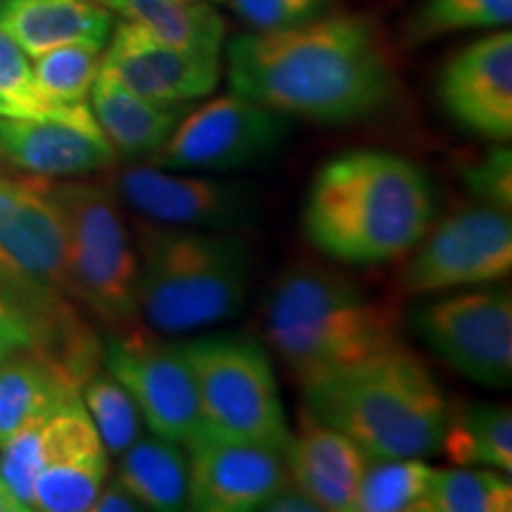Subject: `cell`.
Segmentation results:
<instances>
[{"label": "cell", "instance_id": "cell-1", "mask_svg": "<svg viewBox=\"0 0 512 512\" xmlns=\"http://www.w3.org/2000/svg\"><path fill=\"white\" fill-rule=\"evenodd\" d=\"M226 57L230 93L285 117L347 124L380 112L394 91L373 24L354 15L242 34Z\"/></svg>", "mask_w": 512, "mask_h": 512}, {"label": "cell", "instance_id": "cell-2", "mask_svg": "<svg viewBox=\"0 0 512 512\" xmlns=\"http://www.w3.org/2000/svg\"><path fill=\"white\" fill-rule=\"evenodd\" d=\"M434 219L427 176L408 159L363 150L330 159L304 207L320 252L344 264H384L418 245Z\"/></svg>", "mask_w": 512, "mask_h": 512}, {"label": "cell", "instance_id": "cell-3", "mask_svg": "<svg viewBox=\"0 0 512 512\" xmlns=\"http://www.w3.org/2000/svg\"><path fill=\"white\" fill-rule=\"evenodd\" d=\"M302 389L306 411L354 441L368 458L434 456L453 413L439 382L406 347Z\"/></svg>", "mask_w": 512, "mask_h": 512}, {"label": "cell", "instance_id": "cell-4", "mask_svg": "<svg viewBox=\"0 0 512 512\" xmlns=\"http://www.w3.org/2000/svg\"><path fill=\"white\" fill-rule=\"evenodd\" d=\"M131 235L138 256V313L152 330H200L242 311L252 254L238 235L143 216Z\"/></svg>", "mask_w": 512, "mask_h": 512}, {"label": "cell", "instance_id": "cell-5", "mask_svg": "<svg viewBox=\"0 0 512 512\" xmlns=\"http://www.w3.org/2000/svg\"><path fill=\"white\" fill-rule=\"evenodd\" d=\"M266 335L302 387L403 347L392 309L318 266L290 268L273 285Z\"/></svg>", "mask_w": 512, "mask_h": 512}, {"label": "cell", "instance_id": "cell-6", "mask_svg": "<svg viewBox=\"0 0 512 512\" xmlns=\"http://www.w3.org/2000/svg\"><path fill=\"white\" fill-rule=\"evenodd\" d=\"M64 233V280L114 332L136 328L138 256L114 195L98 183H48Z\"/></svg>", "mask_w": 512, "mask_h": 512}, {"label": "cell", "instance_id": "cell-7", "mask_svg": "<svg viewBox=\"0 0 512 512\" xmlns=\"http://www.w3.org/2000/svg\"><path fill=\"white\" fill-rule=\"evenodd\" d=\"M200 399L207 437L285 451L292 432L271 358L245 337H202L181 344Z\"/></svg>", "mask_w": 512, "mask_h": 512}, {"label": "cell", "instance_id": "cell-8", "mask_svg": "<svg viewBox=\"0 0 512 512\" xmlns=\"http://www.w3.org/2000/svg\"><path fill=\"white\" fill-rule=\"evenodd\" d=\"M287 133L285 114L230 93L181 117L150 159L169 171H238L271 157Z\"/></svg>", "mask_w": 512, "mask_h": 512}, {"label": "cell", "instance_id": "cell-9", "mask_svg": "<svg viewBox=\"0 0 512 512\" xmlns=\"http://www.w3.org/2000/svg\"><path fill=\"white\" fill-rule=\"evenodd\" d=\"M107 373L136 401L145 427L185 451L207 437L200 399L181 344L138 328L114 332L105 349Z\"/></svg>", "mask_w": 512, "mask_h": 512}, {"label": "cell", "instance_id": "cell-10", "mask_svg": "<svg viewBox=\"0 0 512 512\" xmlns=\"http://www.w3.org/2000/svg\"><path fill=\"white\" fill-rule=\"evenodd\" d=\"M411 325L441 361L486 387L512 382V297L475 290L420 304Z\"/></svg>", "mask_w": 512, "mask_h": 512}, {"label": "cell", "instance_id": "cell-11", "mask_svg": "<svg viewBox=\"0 0 512 512\" xmlns=\"http://www.w3.org/2000/svg\"><path fill=\"white\" fill-rule=\"evenodd\" d=\"M399 273L403 292L434 294L486 285L512 271L510 214L494 207L465 209L422 235Z\"/></svg>", "mask_w": 512, "mask_h": 512}, {"label": "cell", "instance_id": "cell-12", "mask_svg": "<svg viewBox=\"0 0 512 512\" xmlns=\"http://www.w3.org/2000/svg\"><path fill=\"white\" fill-rule=\"evenodd\" d=\"M0 280L41 292H67L60 211L41 178L0 174Z\"/></svg>", "mask_w": 512, "mask_h": 512}, {"label": "cell", "instance_id": "cell-13", "mask_svg": "<svg viewBox=\"0 0 512 512\" xmlns=\"http://www.w3.org/2000/svg\"><path fill=\"white\" fill-rule=\"evenodd\" d=\"M114 190L143 219L185 228L230 230L252 221L256 197L247 185L209 176L171 174L159 166H128Z\"/></svg>", "mask_w": 512, "mask_h": 512}, {"label": "cell", "instance_id": "cell-14", "mask_svg": "<svg viewBox=\"0 0 512 512\" xmlns=\"http://www.w3.org/2000/svg\"><path fill=\"white\" fill-rule=\"evenodd\" d=\"M102 50L100 67L157 105L185 107L219 86L221 55L171 46L131 22L114 27Z\"/></svg>", "mask_w": 512, "mask_h": 512}, {"label": "cell", "instance_id": "cell-15", "mask_svg": "<svg viewBox=\"0 0 512 512\" xmlns=\"http://www.w3.org/2000/svg\"><path fill=\"white\" fill-rule=\"evenodd\" d=\"M188 508L202 512L259 510L290 484L285 453L245 441L204 437L188 448Z\"/></svg>", "mask_w": 512, "mask_h": 512}, {"label": "cell", "instance_id": "cell-16", "mask_svg": "<svg viewBox=\"0 0 512 512\" xmlns=\"http://www.w3.org/2000/svg\"><path fill=\"white\" fill-rule=\"evenodd\" d=\"M105 479L107 448L79 396L43 422L31 505L43 512H83Z\"/></svg>", "mask_w": 512, "mask_h": 512}, {"label": "cell", "instance_id": "cell-17", "mask_svg": "<svg viewBox=\"0 0 512 512\" xmlns=\"http://www.w3.org/2000/svg\"><path fill=\"white\" fill-rule=\"evenodd\" d=\"M439 98L458 124L508 143L512 136V34L494 31L460 50L439 79Z\"/></svg>", "mask_w": 512, "mask_h": 512}, {"label": "cell", "instance_id": "cell-18", "mask_svg": "<svg viewBox=\"0 0 512 512\" xmlns=\"http://www.w3.org/2000/svg\"><path fill=\"white\" fill-rule=\"evenodd\" d=\"M0 157L41 178L86 176L117 162L98 124L0 117Z\"/></svg>", "mask_w": 512, "mask_h": 512}, {"label": "cell", "instance_id": "cell-19", "mask_svg": "<svg viewBox=\"0 0 512 512\" xmlns=\"http://www.w3.org/2000/svg\"><path fill=\"white\" fill-rule=\"evenodd\" d=\"M283 453L290 484L320 510L354 512L358 484L370 460L354 441L323 425L304 408L299 430Z\"/></svg>", "mask_w": 512, "mask_h": 512}, {"label": "cell", "instance_id": "cell-20", "mask_svg": "<svg viewBox=\"0 0 512 512\" xmlns=\"http://www.w3.org/2000/svg\"><path fill=\"white\" fill-rule=\"evenodd\" d=\"M81 396L72 370L46 351H19L0 363V446Z\"/></svg>", "mask_w": 512, "mask_h": 512}, {"label": "cell", "instance_id": "cell-21", "mask_svg": "<svg viewBox=\"0 0 512 512\" xmlns=\"http://www.w3.org/2000/svg\"><path fill=\"white\" fill-rule=\"evenodd\" d=\"M114 29L112 12L79 0H0V31L29 57L86 43L105 48Z\"/></svg>", "mask_w": 512, "mask_h": 512}, {"label": "cell", "instance_id": "cell-22", "mask_svg": "<svg viewBox=\"0 0 512 512\" xmlns=\"http://www.w3.org/2000/svg\"><path fill=\"white\" fill-rule=\"evenodd\" d=\"M88 102L107 143L124 157L152 155L183 117V107H164L145 100L102 67Z\"/></svg>", "mask_w": 512, "mask_h": 512}, {"label": "cell", "instance_id": "cell-23", "mask_svg": "<svg viewBox=\"0 0 512 512\" xmlns=\"http://www.w3.org/2000/svg\"><path fill=\"white\" fill-rule=\"evenodd\" d=\"M188 451L162 437H140L119 456L117 479L145 510L188 508Z\"/></svg>", "mask_w": 512, "mask_h": 512}, {"label": "cell", "instance_id": "cell-24", "mask_svg": "<svg viewBox=\"0 0 512 512\" xmlns=\"http://www.w3.org/2000/svg\"><path fill=\"white\" fill-rule=\"evenodd\" d=\"M105 8L171 46L221 55L226 22L209 0H107Z\"/></svg>", "mask_w": 512, "mask_h": 512}, {"label": "cell", "instance_id": "cell-25", "mask_svg": "<svg viewBox=\"0 0 512 512\" xmlns=\"http://www.w3.org/2000/svg\"><path fill=\"white\" fill-rule=\"evenodd\" d=\"M439 453L453 465H491L512 470V413L508 406L475 403L451 413Z\"/></svg>", "mask_w": 512, "mask_h": 512}, {"label": "cell", "instance_id": "cell-26", "mask_svg": "<svg viewBox=\"0 0 512 512\" xmlns=\"http://www.w3.org/2000/svg\"><path fill=\"white\" fill-rule=\"evenodd\" d=\"M0 117L98 124L91 105H60L38 86L31 57L0 31Z\"/></svg>", "mask_w": 512, "mask_h": 512}, {"label": "cell", "instance_id": "cell-27", "mask_svg": "<svg viewBox=\"0 0 512 512\" xmlns=\"http://www.w3.org/2000/svg\"><path fill=\"white\" fill-rule=\"evenodd\" d=\"M432 475L422 458H370L354 512H422Z\"/></svg>", "mask_w": 512, "mask_h": 512}, {"label": "cell", "instance_id": "cell-28", "mask_svg": "<svg viewBox=\"0 0 512 512\" xmlns=\"http://www.w3.org/2000/svg\"><path fill=\"white\" fill-rule=\"evenodd\" d=\"M512 484L501 472L453 467L434 470L422 512H508Z\"/></svg>", "mask_w": 512, "mask_h": 512}, {"label": "cell", "instance_id": "cell-29", "mask_svg": "<svg viewBox=\"0 0 512 512\" xmlns=\"http://www.w3.org/2000/svg\"><path fill=\"white\" fill-rule=\"evenodd\" d=\"M81 401L102 444L114 456H121L133 441L143 437L145 422L136 401L110 373L88 377L81 387Z\"/></svg>", "mask_w": 512, "mask_h": 512}, {"label": "cell", "instance_id": "cell-30", "mask_svg": "<svg viewBox=\"0 0 512 512\" xmlns=\"http://www.w3.org/2000/svg\"><path fill=\"white\" fill-rule=\"evenodd\" d=\"M100 62L102 50L86 43H69L31 57L41 91L60 105H88Z\"/></svg>", "mask_w": 512, "mask_h": 512}, {"label": "cell", "instance_id": "cell-31", "mask_svg": "<svg viewBox=\"0 0 512 512\" xmlns=\"http://www.w3.org/2000/svg\"><path fill=\"white\" fill-rule=\"evenodd\" d=\"M512 19V0H425L415 34L434 38L463 29H501Z\"/></svg>", "mask_w": 512, "mask_h": 512}, {"label": "cell", "instance_id": "cell-32", "mask_svg": "<svg viewBox=\"0 0 512 512\" xmlns=\"http://www.w3.org/2000/svg\"><path fill=\"white\" fill-rule=\"evenodd\" d=\"M238 15L256 31L297 27L325 15L330 0H230Z\"/></svg>", "mask_w": 512, "mask_h": 512}, {"label": "cell", "instance_id": "cell-33", "mask_svg": "<svg viewBox=\"0 0 512 512\" xmlns=\"http://www.w3.org/2000/svg\"><path fill=\"white\" fill-rule=\"evenodd\" d=\"M465 185L482 200L486 207L510 214L512 207V155L510 147H496L479 162L463 169Z\"/></svg>", "mask_w": 512, "mask_h": 512}, {"label": "cell", "instance_id": "cell-34", "mask_svg": "<svg viewBox=\"0 0 512 512\" xmlns=\"http://www.w3.org/2000/svg\"><path fill=\"white\" fill-rule=\"evenodd\" d=\"M93 512H138L145 510V505L138 501L131 491L126 489L124 484L119 482L117 477L110 479V482H102V486L95 494L91 508Z\"/></svg>", "mask_w": 512, "mask_h": 512}, {"label": "cell", "instance_id": "cell-35", "mask_svg": "<svg viewBox=\"0 0 512 512\" xmlns=\"http://www.w3.org/2000/svg\"><path fill=\"white\" fill-rule=\"evenodd\" d=\"M259 510H271V512H311L320 510L309 496H304L297 486L287 484L283 489H278L271 498H266V503Z\"/></svg>", "mask_w": 512, "mask_h": 512}, {"label": "cell", "instance_id": "cell-36", "mask_svg": "<svg viewBox=\"0 0 512 512\" xmlns=\"http://www.w3.org/2000/svg\"><path fill=\"white\" fill-rule=\"evenodd\" d=\"M29 508L19 501L15 491L10 489V484L0 477V512H27Z\"/></svg>", "mask_w": 512, "mask_h": 512}, {"label": "cell", "instance_id": "cell-37", "mask_svg": "<svg viewBox=\"0 0 512 512\" xmlns=\"http://www.w3.org/2000/svg\"><path fill=\"white\" fill-rule=\"evenodd\" d=\"M79 3H93V5H102V8H105L107 0H79Z\"/></svg>", "mask_w": 512, "mask_h": 512}, {"label": "cell", "instance_id": "cell-38", "mask_svg": "<svg viewBox=\"0 0 512 512\" xmlns=\"http://www.w3.org/2000/svg\"><path fill=\"white\" fill-rule=\"evenodd\" d=\"M209 3H223V0H209Z\"/></svg>", "mask_w": 512, "mask_h": 512}]
</instances>
